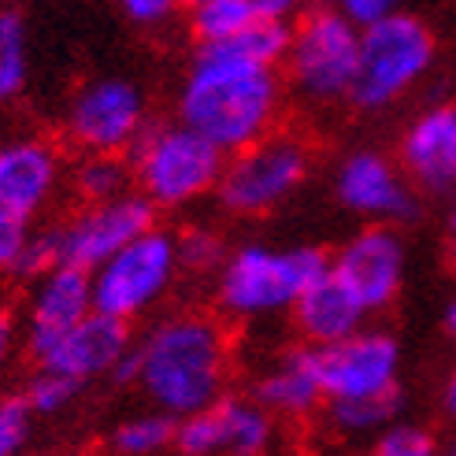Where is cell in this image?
<instances>
[{
  "label": "cell",
  "mask_w": 456,
  "mask_h": 456,
  "mask_svg": "<svg viewBox=\"0 0 456 456\" xmlns=\"http://www.w3.org/2000/svg\"><path fill=\"white\" fill-rule=\"evenodd\" d=\"M308 0H256L260 19H275V22H293L305 15Z\"/></svg>",
  "instance_id": "e575fe53"
},
{
  "label": "cell",
  "mask_w": 456,
  "mask_h": 456,
  "mask_svg": "<svg viewBox=\"0 0 456 456\" xmlns=\"http://www.w3.org/2000/svg\"><path fill=\"white\" fill-rule=\"evenodd\" d=\"M175 416L167 412H145V416H130L116 427V435H111V449L119 456H152L159 449L175 445Z\"/></svg>",
  "instance_id": "d4e9b609"
},
{
  "label": "cell",
  "mask_w": 456,
  "mask_h": 456,
  "mask_svg": "<svg viewBox=\"0 0 456 456\" xmlns=\"http://www.w3.org/2000/svg\"><path fill=\"white\" fill-rule=\"evenodd\" d=\"M323 401V386H319L312 349H293L286 353L275 368L256 382V404H264L271 416H289L301 419Z\"/></svg>",
  "instance_id": "ffe728a7"
},
{
  "label": "cell",
  "mask_w": 456,
  "mask_h": 456,
  "mask_svg": "<svg viewBox=\"0 0 456 456\" xmlns=\"http://www.w3.org/2000/svg\"><path fill=\"white\" fill-rule=\"evenodd\" d=\"M312 167V152L297 134H275L231 152L219 175V200L234 216H264L301 186Z\"/></svg>",
  "instance_id": "52a82bcc"
},
{
  "label": "cell",
  "mask_w": 456,
  "mask_h": 456,
  "mask_svg": "<svg viewBox=\"0 0 456 456\" xmlns=\"http://www.w3.org/2000/svg\"><path fill=\"white\" fill-rule=\"evenodd\" d=\"M178 271V241L167 231H145L119 253L97 264L94 275V308L116 319L145 315L175 282Z\"/></svg>",
  "instance_id": "ba28073f"
},
{
  "label": "cell",
  "mask_w": 456,
  "mask_h": 456,
  "mask_svg": "<svg viewBox=\"0 0 456 456\" xmlns=\"http://www.w3.org/2000/svg\"><path fill=\"white\" fill-rule=\"evenodd\" d=\"M175 241H178V267L212 271L223 260V238L212 234V231H204V226H193V231H186Z\"/></svg>",
  "instance_id": "83f0119b"
},
{
  "label": "cell",
  "mask_w": 456,
  "mask_h": 456,
  "mask_svg": "<svg viewBox=\"0 0 456 456\" xmlns=\"http://www.w3.org/2000/svg\"><path fill=\"white\" fill-rule=\"evenodd\" d=\"M30 82V30L19 8H0V104L27 94Z\"/></svg>",
  "instance_id": "44dd1931"
},
{
  "label": "cell",
  "mask_w": 456,
  "mask_h": 456,
  "mask_svg": "<svg viewBox=\"0 0 456 456\" xmlns=\"http://www.w3.org/2000/svg\"><path fill=\"white\" fill-rule=\"evenodd\" d=\"M267 445L271 412L231 394L182 416L175 427V449L182 456H264Z\"/></svg>",
  "instance_id": "7c38bea8"
},
{
  "label": "cell",
  "mask_w": 456,
  "mask_h": 456,
  "mask_svg": "<svg viewBox=\"0 0 456 456\" xmlns=\"http://www.w3.org/2000/svg\"><path fill=\"white\" fill-rule=\"evenodd\" d=\"M363 308L353 289L334 275V267L327 275H319L297 301H293V319H297L301 338H308L312 346H330V341H341L363 327Z\"/></svg>",
  "instance_id": "d6986e66"
},
{
  "label": "cell",
  "mask_w": 456,
  "mask_h": 456,
  "mask_svg": "<svg viewBox=\"0 0 456 456\" xmlns=\"http://www.w3.org/2000/svg\"><path fill=\"white\" fill-rule=\"evenodd\" d=\"M134 382L145 397L175 419L197 412L226 394L231 379V338L212 315H171L138 349Z\"/></svg>",
  "instance_id": "7a4b0ae2"
},
{
  "label": "cell",
  "mask_w": 456,
  "mask_h": 456,
  "mask_svg": "<svg viewBox=\"0 0 456 456\" xmlns=\"http://www.w3.org/2000/svg\"><path fill=\"white\" fill-rule=\"evenodd\" d=\"M178 119L204 134L226 156L267 138L282 111L275 67L248 63L216 45H200L175 101Z\"/></svg>",
  "instance_id": "6da1fadb"
},
{
  "label": "cell",
  "mask_w": 456,
  "mask_h": 456,
  "mask_svg": "<svg viewBox=\"0 0 456 456\" xmlns=\"http://www.w3.org/2000/svg\"><path fill=\"white\" fill-rule=\"evenodd\" d=\"M89 312H94V275L75 264H56L49 275L37 279L30 301V323H27L30 353L49 346L53 338L71 330L75 323H82Z\"/></svg>",
  "instance_id": "ac0fdd59"
},
{
  "label": "cell",
  "mask_w": 456,
  "mask_h": 456,
  "mask_svg": "<svg viewBox=\"0 0 456 456\" xmlns=\"http://www.w3.org/2000/svg\"><path fill=\"white\" fill-rule=\"evenodd\" d=\"M126 353H130L126 319L104 315V312L94 308L82 323H75L71 330L53 338L49 346L34 349L30 356L37 360V368H53V371L78 379V382H89L97 375H111Z\"/></svg>",
  "instance_id": "5bb4252c"
},
{
  "label": "cell",
  "mask_w": 456,
  "mask_h": 456,
  "mask_svg": "<svg viewBox=\"0 0 456 456\" xmlns=\"http://www.w3.org/2000/svg\"><path fill=\"white\" fill-rule=\"evenodd\" d=\"M286 75L308 104H338L353 97L360 67V27L338 8L308 12L297 19L286 53Z\"/></svg>",
  "instance_id": "8992f818"
},
{
  "label": "cell",
  "mask_w": 456,
  "mask_h": 456,
  "mask_svg": "<svg viewBox=\"0 0 456 456\" xmlns=\"http://www.w3.org/2000/svg\"><path fill=\"white\" fill-rule=\"evenodd\" d=\"M30 404L27 397L0 401V456H19V449L30 438Z\"/></svg>",
  "instance_id": "f1b7e54d"
},
{
  "label": "cell",
  "mask_w": 456,
  "mask_h": 456,
  "mask_svg": "<svg viewBox=\"0 0 456 456\" xmlns=\"http://www.w3.org/2000/svg\"><path fill=\"white\" fill-rule=\"evenodd\" d=\"M182 4H186V8H193V4H197V0H182Z\"/></svg>",
  "instance_id": "ab89813d"
},
{
  "label": "cell",
  "mask_w": 456,
  "mask_h": 456,
  "mask_svg": "<svg viewBox=\"0 0 456 456\" xmlns=\"http://www.w3.org/2000/svg\"><path fill=\"white\" fill-rule=\"evenodd\" d=\"M312 363L323 397L353 401V397H379L397 390L401 349L386 330H356L330 346H312Z\"/></svg>",
  "instance_id": "30bf717a"
},
{
  "label": "cell",
  "mask_w": 456,
  "mask_h": 456,
  "mask_svg": "<svg viewBox=\"0 0 456 456\" xmlns=\"http://www.w3.org/2000/svg\"><path fill=\"white\" fill-rule=\"evenodd\" d=\"M78 390H82L78 379L63 375V371H53V368H37V375L27 386V404H30V412H37V416H56L78 397Z\"/></svg>",
  "instance_id": "4316f807"
},
{
  "label": "cell",
  "mask_w": 456,
  "mask_h": 456,
  "mask_svg": "<svg viewBox=\"0 0 456 456\" xmlns=\"http://www.w3.org/2000/svg\"><path fill=\"white\" fill-rule=\"evenodd\" d=\"M289 37H293V27L289 22H275V19H256L248 30L226 37V41H216V49L231 53L238 60H248V63H264V67H279L289 53Z\"/></svg>",
  "instance_id": "cb8c5ba5"
},
{
  "label": "cell",
  "mask_w": 456,
  "mask_h": 456,
  "mask_svg": "<svg viewBox=\"0 0 456 456\" xmlns=\"http://www.w3.org/2000/svg\"><path fill=\"white\" fill-rule=\"evenodd\" d=\"M449 234H452V248H456V212H452V219H449Z\"/></svg>",
  "instance_id": "f35d334b"
},
{
  "label": "cell",
  "mask_w": 456,
  "mask_h": 456,
  "mask_svg": "<svg viewBox=\"0 0 456 456\" xmlns=\"http://www.w3.org/2000/svg\"><path fill=\"white\" fill-rule=\"evenodd\" d=\"M60 264V245H56V231H45V234H30L27 248L15 264V275L22 279H41Z\"/></svg>",
  "instance_id": "4dcf8cb0"
},
{
  "label": "cell",
  "mask_w": 456,
  "mask_h": 456,
  "mask_svg": "<svg viewBox=\"0 0 456 456\" xmlns=\"http://www.w3.org/2000/svg\"><path fill=\"white\" fill-rule=\"evenodd\" d=\"M334 193L341 200V208L368 219L408 223L419 212L416 193L408 190V182L397 175V167L382 152H371V149L349 152L341 159V167L334 175Z\"/></svg>",
  "instance_id": "9a60e30c"
},
{
  "label": "cell",
  "mask_w": 456,
  "mask_h": 456,
  "mask_svg": "<svg viewBox=\"0 0 456 456\" xmlns=\"http://www.w3.org/2000/svg\"><path fill=\"white\" fill-rule=\"evenodd\" d=\"M401 164L427 193L456 190V104L427 108L401 138Z\"/></svg>",
  "instance_id": "2e32d148"
},
{
  "label": "cell",
  "mask_w": 456,
  "mask_h": 456,
  "mask_svg": "<svg viewBox=\"0 0 456 456\" xmlns=\"http://www.w3.org/2000/svg\"><path fill=\"white\" fill-rule=\"evenodd\" d=\"M116 4L130 22H138V27H159V22H167L175 15L182 0H116Z\"/></svg>",
  "instance_id": "836d02e7"
},
{
  "label": "cell",
  "mask_w": 456,
  "mask_h": 456,
  "mask_svg": "<svg viewBox=\"0 0 456 456\" xmlns=\"http://www.w3.org/2000/svg\"><path fill=\"white\" fill-rule=\"evenodd\" d=\"M130 164L123 152H86L82 164L75 167V190L86 204H101L130 190Z\"/></svg>",
  "instance_id": "603a6c76"
},
{
  "label": "cell",
  "mask_w": 456,
  "mask_h": 456,
  "mask_svg": "<svg viewBox=\"0 0 456 456\" xmlns=\"http://www.w3.org/2000/svg\"><path fill=\"white\" fill-rule=\"evenodd\" d=\"M145 94L138 82L119 75L89 78L67 104V142L82 152H130L145 130Z\"/></svg>",
  "instance_id": "9c48e42d"
},
{
  "label": "cell",
  "mask_w": 456,
  "mask_h": 456,
  "mask_svg": "<svg viewBox=\"0 0 456 456\" xmlns=\"http://www.w3.org/2000/svg\"><path fill=\"white\" fill-rule=\"evenodd\" d=\"M334 8L346 15L349 22H356V27H371V22L386 19L404 8V0H334Z\"/></svg>",
  "instance_id": "d6a6232c"
},
{
  "label": "cell",
  "mask_w": 456,
  "mask_h": 456,
  "mask_svg": "<svg viewBox=\"0 0 456 456\" xmlns=\"http://www.w3.org/2000/svg\"><path fill=\"white\" fill-rule=\"evenodd\" d=\"M330 271V256L312 245L275 253L267 245H245L219 275V308L238 319H260L293 308L301 293Z\"/></svg>",
  "instance_id": "277c9868"
},
{
  "label": "cell",
  "mask_w": 456,
  "mask_h": 456,
  "mask_svg": "<svg viewBox=\"0 0 456 456\" xmlns=\"http://www.w3.org/2000/svg\"><path fill=\"white\" fill-rule=\"evenodd\" d=\"M260 19L256 0H197L190 8V27L200 45L226 41L241 30H248Z\"/></svg>",
  "instance_id": "7402d4cb"
},
{
  "label": "cell",
  "mask_w": 456,
  "mask_h": 456,
  "mask_svg": "<svg viewBox=\"0 0 456 456\" xmlns=\"http://www.w3.org/2000/svg\"><path fill=\"white\" fill-rule=\"evenodd\" d=\"M334 275L353 289V297L371 312L390 308L404 279V245L390 226H368L330 260Z\"/></svg>",
  "instance_id": "4fadbf2b"
},
{
  "label": "cell",
  "mask_w": 456,
  "mask_h": 456,
  "mask_svg": "<svg viewBox=\"0 0 456 456\" xmlns=\"http://www.w3.org/2000/svg\"><path fill=\"white\" fill-rule=\"evenodd\" d=\"M401 408L397 390L394 394H379V397H353V401H330V419L338 430L346 435H363V430H379L386 427Z\"/></svg>",
  "instance_id": "484cf974"
},
{
  "label": "cell",
  "mask_w": 456,
  "mask_h": 456,
  "mask_svg": "<svg viewBox=\"0 0 456 456\" xmlns=\"http://www.w3.org/2000/svg\"><path fill=\"white\" fill-rule=\"evenodd\" d=\"M156 226V204L145 193H119L101 204H86V208L56 226V245H60V264H75L94 271L111 253H119L138 234Z\"/></svg>",
  "instance_id": "8fae6325"
},
{
  "label": "cell",
  "mask_w": 456,
  "mask_h": 456,
  "mask_svg": "<svg viewBox=\"0 0 456 456\" xmlns=\"http://www.w3.org/2000/svg\"><path fill=\"white\" fill-rule=\"evenodd\" d=\"M445 330H449V334L456 338V301H452V305L445 308Z\"/></svg>",
  "instance_id": "74e56055"
},
{
  "label": "cell",
  "mask_w": 456,
  "mask_h": 456,
  "mask_svg": "<svg viewBox=\"0 0 456 456\" xmlns=\"http://www.w3.org/2000/svg\"><path fill=\"white\" fill-rule=\"evenodd\" d=\"M30 241V219L0 204V271H15L22 248Z\"/></svg>",
  "instance_id": "1f68e13d"
},
{
  "label": "cell",
  "mask_w": 456,
  "mask_h": 456,
  "mask_svg": "<svg viewBox=\"0 0 456 456\" xmlns=\"http://www.w3.org/2000/svg\"><path fill=\"white\" fill-rule=\"evenodd\" d=\"M435 34L412 12H394L360 30V67L353 82V104L382 111L401 101L435 63Z\"/></svg>",
  "instance_id": "5b68a950"
},
{
  "label": "cell",
  "mask_w": 456,
  "mask_h": 456,
  "mask_svg": "<svg viewBox=\"0 0 456 456\" xmlns=\"http://www.w3.org/2000/svg\"><path fill=\"white\" fill-rule=\"evenodd\" d=\"M60 186V152L41 138H12L0 145V204L34 219Z\"/></svg>",
  "instance_id": "e0dca14e"
},
{
  "label": "cell",
  "mask_w": 456,
  "mask_h": 456,
  "mask_svg": "<svg viewBox=\"0 0 456 456\" xmlns=\"http://www.w3.org/2000/svg\"><path fill=\"white\" fill-rule=\"evenodd\" d=\"M368 456H438V445H435V438H430L427 430L401 423L394 430H386Z\"/></svg>",
  "instance_id": "f546056e"
},
{
  "label": "cell",
  "mask_w": 456,
  "mask_h": 456,
  "mask_svg": "<svg viewBox=\"0 0 456 456\" xmlns=\"http://www.w3.org/2000/svg\"><path fill=\"white\" fill-rule=\"evenodd\" d=\"M445 408L456 416V375H452V379H449V386H445Z\"/></svg>",
  "instance_id": "8d00e7d4"
},
{
  "label": "cell",
  "mask_w": 456,
  "mask_h": 456,
  "mask_svg": "<svg viewBox=\"0 0 456 456\" xmlns=\"http://www.w3.org/2000/svg\"><path fill=\"white\" fill-rule=\"evenodd\" d=\"M226 152L186 123L145 126L130 149V171L138 190L156 208H186L219 186Z\"/></svg>",
  "instance_id": "3957f363"
},
{
  "label": "cell",
  "mask_w": 456,
  "mask_h": 456,
  "mask_svg": "<svg viewBox=\"0 0 456 456\" xmlns=\"http://www.w3.org/2000/svg\"><path fill=\"white\" fill-rule=\"evenodd\" d=\"M12 349H15V323H12V315L0 308V375H4V368H8Z\"/></svg>",
  "instance_id": "d590c367"
}]
</instances>
